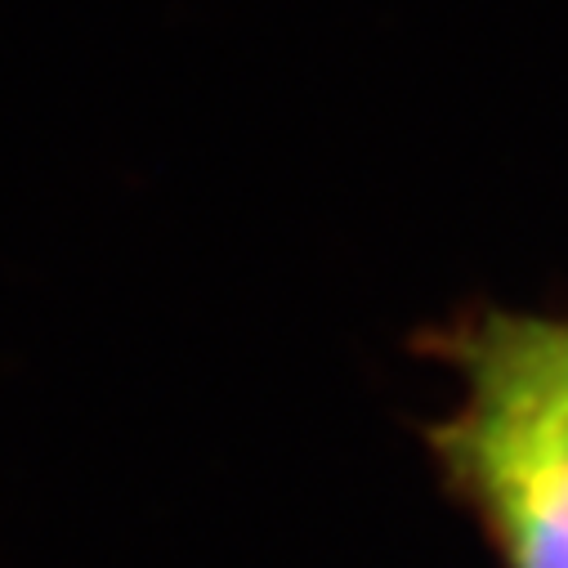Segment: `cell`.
<instances>
[{"label":"cell","instance_id":"obj_1","mask_svg":"<svg viewBox=\"0 0 568 568\" xmlns=\"http://www.w3.org/2000/svg\"><path fill=\"white\" fill-rule=\"evenodd\" d=\"M448 354L462 403L430 435L448 479L506 568H568V403L528 372L493 314L457 332Z\"/></svg>","mask_w":568,"mask_h":568},{"label":"cell","instance_id":"obj_2","mask_svg":"<svg viewBox=\"0 0 568 568\" xmlns=\"http://www.w3.org/2000/svg\"><path fill=\"white\" fill-rule=\"evenodd\" d=\"M493 318H497L506 345L528 363V372L568 403V323L515 318V314H493Z\"/></svg>","mask_w":568,"mask_h":568}]
</instances>
